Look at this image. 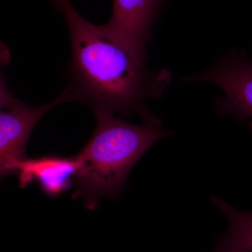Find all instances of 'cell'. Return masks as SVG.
Wrapping results in <instances>:
<instances>
[{
  "mask_svg": "<svg viewBox=\"0 0 252 252\" xmlns=\"http://www.w3.org/2000/svg\"><path fill=\"white\" fill-rule=\"evenodd\" d=\"M70 36L72 59L68 87L76 102L121 115L137 114L143 122L157 117L146 101L160 98L172 79L167 69L149 71L145 61L82 17L70 0H53Z\"/></svg>",
  "mask_w": 252,
  "mask_h": 252,
  "instance_id": "1",
  "label": "cell"
},
{
  "mask_svg": "<svg viewBox=\"0 0 252 252\" xmlns=\"http://www.w3.org/2000/svg\"><path fill=\"white\" fill-rule=\"evenodd\" d=\"M97 126L84 149L75 156L77 168L74 198H81L86 208H95L99 199L117 201L127 177L141 157L157 141L171 132L162 128L158 118L135 125L114 113L94 111Z\"/></svg>",
  "mask_w": 252,
  "mask_h": 252,
  "instance_id": "2",
  "label": "cell"
},
{
  "mask_svg": "<svg viewBox=\"0 0 252 252\" xmlns=\"http://www.w3.org/2000/svg\"><path fill=\"white\" fill-rule=\"evenodd\" d=\"M75 101L67 86L52 102L44 105L0 109V180L15 173L18 162L26 157L30 136L41 117L58 104Z\"/></svg>",
  "mask_w": 252,
  "mask_h": 252,
  "instance_id": "3",
  "label": "cell"
},
{
  "mask_svg": "<svg viewBox=\"0 0 252 252\" xmlns=\"http://www.w3.org/2000/svg\"><path fill=\"white\" fill-rule=\"evenodd\" d=\"M77 168L75 156L49 155L33 158L25 157L18 162L15 173L22 188L36 182L46 195L56 197L70 188Z\"/></svg>",
  "mask_w": 252,
  "mask_h": 252,
  "instance_id": "6",
  "label": "cell"
},
{
  "mask_svg": "<svg viewBox=\"0 0 252 252\" xmlns=\"http://www.w3.org/2000/svg\"><path fill=\"white\" fill-rule=\"evenodd\" d=\"M162 4V0H114L110 19L100 27L109 37L146 61L151 32Z\"/></svg>",
  "mask_w": 252,
  "mask_h": 252,
  "instance_id": "5",
  "label": "cell"
},
{
  "mask_svg": "<svg viewBox=\"0 0 252 252\" xmlns=\"http://www.w3.org/2000/svg\"><path fill=\"white\" fill-rule=\"evenodd\" d=\"M185 81H203L220 86L223 99L215 106L220 115L230 116L240 121L252 118V61L232 56L203 72Z\"/></svg>",
  "mask_w": 252,
  "mask_h": 252,
  "instance_id": "4",
  "label": "cell"
},
{
  "mask_svg": "<svg viewBox=\"0 0 252 252\" xmlns=\"http://www.w3.org/2000/svg\"><path fill=\"white\" fill-rule=\"evenodd\" d=\"M11 60V54L7 46L0 42V109H11L27 105L26 102L16 98L11 94L6 86L3 74L2 67L6 65Z\"/></svg>",
  "mask_w": 252,
  "mask_h": 252,
  "instance_id": "8",
  "label": "cell"
},
{
  "mask_svg": "<svg viewBox=\"0 0 252 252\" xmlns=\"http://www.w3.org/2000/svg\"><path fill=\"white\" fill-rule=\"evenodd\" d=\"M212 202L228 221V229L219 238L214 252H252V212L238 210L217 197H212Z\"/></svg>",
  "mask_w": 252,
  "mask_h": 252,
  "instance_id": "7",
  "label": "cell"
}]
</instances>
